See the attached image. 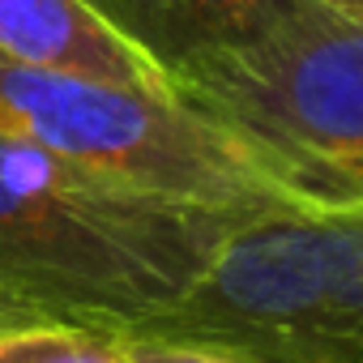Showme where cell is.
I'll return each instance as SVG.
<instances>
[{
	"mask_svg": "<svg viewBox=\"0 0 363 363\" xmlns=\"http://www.w3.org/2000/svg\"><path fill=\"white\" fill-rule=\"evenodd\" d=\"M0 363H128V354L116 333L48 320L0 333Z\"/></svg>",
	"mask_w": 363,
	"mask_h": 363,
	"instance_id": "7",
	"label": "cell"
},
{
	"mask_svg": "<svg viewBox=\"0 0 363 363\" xmlns=\"http://www.w3.org/2000/svg\"><path fill=\"white\" fill-rule=\"evenodd\" d=\"M167 90L240 141L291 206H363V22L295 0L248 43L175 69Z\"/></svg>",
	"mask_w": 363,
	"mask_h": 363,
	"instance_id": "2",
	"label": "cell"
},
{
	"mask_svg": "<svg viewBox=\"0 0 363 363\" xmlns=\"http://www.w3.org/2000/svg\"><path fill=\"white\" fill-rule=\"evenodd\" d=\"M0 60L171 94L167 77L82 0H0Z\"/></svg>",
	"mask_w": 363,
	"mask_h": 363,
	"instance_id": "5",
	"label": "cell"
},
{
	"mask_svg": "<svg viewBox=\"0 0 363 363\" xmlns=\"http://www.w3.org/2000/svg\"><path fill=\"white\" fill-rule=\"evenodd\" d=\"M82 5L162 77H171L210 52L248 43L295 0H82Z\"/></svg>",
	"mask_w": 363,
	"mask_h": 363,
	"instance_id": "6",
	"label": "cell"
},
{
	"mask_svg": "<svg viewBox=\"0 0 363 363\" xmlns=\"http://www.w3.org/2000/svg\"><path fill=\"white\" fill-rule=\"evenodd\" d=\"M128 363H252L244 354L201 346V342H175V337H124Z\"/></svg>",
	"mask_w": 363,
	"mask_h": 363,
	"instance_id": "8",
	"label": "cell"
},
{
	"mask_svg": "<svg viewBox=\"0 0 363 363\" xmlns=\"http://www.w3.org/2000/svg\"><path fill=\"white\" fill-rule=\"evenodd\" d=\"M137 337L252 363H363V206H282L240 223L184 299Z\"/></svg>",
	"mask_w": 363,
	"mask_h": 363,
	"instance_id": "3",
	"label": "cell"
},
{
	"mask_svg": "<svg viewBox=\"0 0 363 363\" xmlns=\"http://www.w3.org/2000/svg\"><path fill=\"white\" fill-rule=\"evenodd\" d=\"M248 218L107 184L0 133V282L52 320L145 333Z\"/></svg>",
	"mask_w": 363,
	"mask_h": 363,
	"instance_id": "1",
	"label": "cell"
},
{
	"mask_svg": "<svg viewBox=\"0 0 363 363\" xmlns=\"http://www.w3.org/2000/svg\"><path fill=\"white\" fill-rule=\"evenodd\" d=\"M320 5L342 13V18H350V22H363V0H320Z\"/></svg>",
	"mask_w": 363,
	"mask_h": 363,
	"instance_id": "10",
	"label": "cell"
},
{
	"mask_svg": "<svg viewBox=\"0 0 363 363\" xmlns=\"http://www.w3.org/2000/svg\"><path fill=\"white\" fill-rule=\"evenodd\" d=\"M52 316L39 312L30 299H22L9 282H0V333H9V329H30V325H48Z\"/></svg>",
	"mask_w": 363,
	"mask_h": 363,
	"instance_id": "9",
	"label": "cell"
},
{
	"mask_svg": "<svg viewBox=\"0 0 363 363\" xmlns=\"http://www.w3.org/2000/svg\"><path fill=\"white\" fill-rule=\"evenodd\" d=\"M0 133L133 193L235 214L291 206L240 141L162 90L0 60Z\"/></svg>",
	"mask_w": 363,
	"mask_h": 363,
	"instance_id": "4",
	"label": "cell"
}]
</instances>
